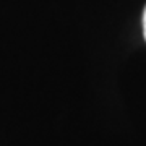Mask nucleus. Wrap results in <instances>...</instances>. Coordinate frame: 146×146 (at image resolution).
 I'll return each instance as SVG.
<instances>
[{"label":"nucleus","mask_w":146,"mask_h":146,"mask_svg":"<svg viewBox=\"0 0 146 146\" xmlns=\"http://www.w3.org/2000/svg\"><path fill=\"white\" fill-rule=\"evenodd\" d=\"M143 34L146 39V7H145V13H143Z\"/></svg>","instance_id":"f257e3e1"}]
</instances>
